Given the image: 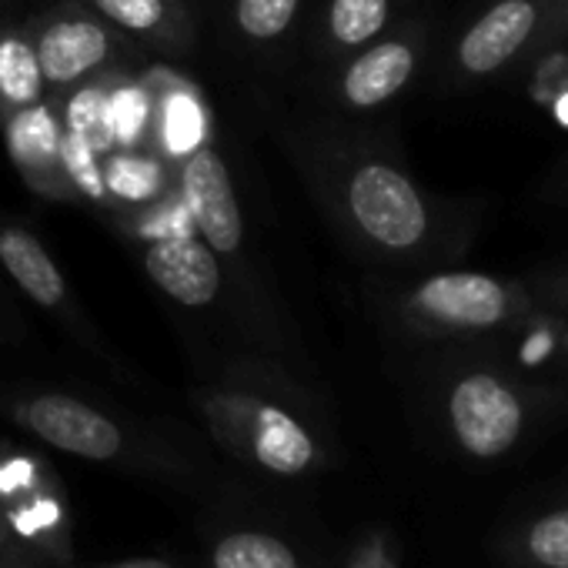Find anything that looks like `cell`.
I'll return each mask as SVG.
<instances>
[{
	"instance_id": "cell-5",
	"label": "cell",
	"mask_w": 568,
	"mask_h": 568,
	"mask_svg": "<svg viewBox=\"0 0 568 568\" xmlns=\"http://www.w3.org/2000/svg\"><path fill=\"white\" fill-rule=\"evenodd\" d=\"M181 181H184L187 214L194 227L201 231L204 244L217 254L237 251L244 237V224H241V207H237L221 154L211 148H197L194 154H187Z\"/></svg>"
},
{
	"instance_id": "cell-4",
	"label": "cell",
	"mask_w": 568,
	"mask_h": 568,
	"mask_svg": "<svg viewBox=\"0 0 568 568\" xmlns=\"http://www.w3.org/2000/svg\"><path fill=\"white\" fill-rule=\"evenodd\" d=\"M448 418L462 448L475 458H498L525 425L521 395L491 372H471L448 395Z\"/></svg>"
},
{
	"instance_id": "cell-26",
	"label": "cell",
	"mask_w": 568,
	"mask_h": 568,
	"mask_svg": "<svg viewBox=\"0 0 568 568\" xmlns=\"http://www.w3.org/2000/svg\"><path fill=\"white\" fill-rule=\"evenodd\" d=\"M545 302H551L558 308H568V274H561L555 281H545Z\"/></svg>"
},
{
	"instance_id": "cell-13",
	"label": "cell",
	"mask_w": 568,
	"mask_h": 568,
	"mask_svg": "<svg viewBox=\"0 0 568 568\" xmlns=\"http://www.w3.org/2000/svg\"><path fill=\"white\" fill-rule=\"evenodd\" d=\"M44 74L38 54L21 38H0V98L11 108H31L41 101Z\"/></svg>"
},
{
	"instance_id": "cell-3",
	"label": "cell",
	"mask_w": 568,
	"mask_h": 568,
	"mask_svg": "<svg viewBox=\"0 0 568 568\" xmlns=\"http://www.w3.org/2000/svg\"><path fill=\"white\" fill-rule=\"evenodd\" d=\"M555 0H491L465 28L455 48V71L465 81H488L531 48L551 38Z\"/></svg>"
},
{
	"instance_id": "cell-19",
	"label": "cell",
	"mask_w": 568,
	"mask_h": 568,
	"mask_svg": "<svg viewBox=\"0 0 568 568\" xmlns=\"http://www.w3.org/2000/svg\"><path fill=\"white\" fill-rule=\"evenodd\" d=\"M104 184L118 194V197H128V201H148L158 194V184H161V174H158V164L151 161H138V158H114L108 168H104Z\"/></svg>"
},
{
	"instance_id": "cell-20",
	"label": "cell",
	"mask_w": 568,
	"mask_h": 568,
	"mask_svg": "<svg viewBox=\"0 0 568 568\" xmlns=\"http://www.w3.org/2000/svg\"><path fill=\"white\" fill-rule=\"evenodd\" d=\"M61 168H64V174H68L84 194L101 197V194L108 191L104 171H101L98 161H94V148H91L84 138L71 134V131L61 134Z\"/></svg>"
},
{
	"instance_id": "cell-17",
	"label": "cell",
	"mask_w": 568,
	"mask_h": 568,
	"mask_svg": "<svg viewBox=\"0 0 568 568\" xmlns=\"http://www.w3.org/2000/svg\"><path fill=\"white\" fill-rule=\"evenodd\" d=\"M204 131V114L197 108V101L187 91H174L168 98V111H164V141L174 154H191V148L201 141Z\"/></svg>"
},
{
	"instance_id": "cell-9",
	"label": "cell",
	"mask_w": 568,
	"mask_h": 568,
	"mask_svg": "<svg viewBox=\"0 0 568 568\" xmlns=\"http://www.w3.org/2000/svg\"><path fill=\"white\" fill-rule=\"evenodd\" d=\"M38 64L44 84L64 88L91 74L111 54V38L94 21H58L38 38Z\"/></svg>"
},
{
	"instance_id": "cell-29",
	"label": "cell",
	"mask_w": 568,
	"mask_h": 568,
	"mask_svg": "<svg viewBox=\"0 0 568 568\" xmlns=\"http://www.w3.org/2000/svg\"><path fill=\"white\" fill-rule=\"evenodd\" d=\"M121 568H151V565H121Z\"/></svg>"
},
{
	"instance_id": "cell-30",
	"label": "cell",
	"mask_w": 568,
	"mask_h": 568,
	"mask_svg": "<svg viewBox=\"0 0 568 568\" xmlns=\"http://www.w3.org/2000/svg\"><path fill=\"white\" fill-rule=\"evenodd\" d=\"M565 352H568V328H565Z\"/></svg>"
},
{
	"instance_id": "cell-11",
	"label": "cell",
	"mask_w": 568,
	"mask_h": 568,
	"mask_svg": "<svg viewBox=\"0 0 568 568\" xmlns=\"http://www.w3.org/2000/svg\"><path fill=\"white\" fill-rule=\"evenodd\" d=\"M0 261H4L11 277L24 288V295H31L38 305L58 308L64 302V295H68L64 277L34 234H28L21 227L0 231Z\"/></svg>"
},
{
	"instance_id": "cell-8",
	"label": "cell",
	"mask_w": 568,
	"mask_h": 568,
	"mask_svg": "<svg viewBox=\"0 0 568 568\" xmlns=\"http://www.w3.org/2000/svg\"><path fill=\"white\" fill-rule=\"evenodd\" d=\"M415 68H418V44L412 38L382 41L348 64L342 94L352 108H362V111L378 108L392 101L398 91H405Z\"/></svg>"
},
{
	"instance_id": "cell-14",
	"label": "cell",
	"mask_w": 568,
	"mask_h": 568,
	"mask_svg": "<svg viewBox=\"0 0 568 568\" xmlns=\"http://www.w3.org/2000/svg\"><path fill=\"white\" fill-rule=\"evenodd\" d=\"M211 565L214 568H298V558L288 545L271 535L237 531L217 541Z\"/></svg>"
},
{
	"instance_id": "cell-23",
	"label": "cell",
	"mask_w": 568,
	"mask_h": 568,
	"mask_svg": "<svg viewBox=\"0 0 568 568\" xmlns=\"http://www.w3.org/2000/svg\"><path fill=\"white\" fill-rule=\"evenodd\" d=\"M531 555L548 568H568V508L545 515L528 535Z\"/></svg>"
},
{
	"instance_id": "cell-12",
	"label": "cell",
	"mask_w": 568,
	"mask_h": 568,
	"mask_svg": "<svg viewBox=\"0 0 568 568\" xmlns=\"http://www.w3.org/2000/svg\"><path fill=\"white\" fill-rule=\"evenodd\" d=\"M8 144H11V158L18 161V168L28 174V181L34 184H48L61 168V131L58 121L48 114V108H21L11 118L8 128Z\"/></svg>"
},
{
	"instance_id": "cell-15",
	"label": "cell",
	"mask_w": 568,
	"mask_h": 568,
	"mask_svg": "<svg viewBox=\"0 0 568 568\" xmlns=\"http://www.w3.org/2000/svg\"><path fill=\"white\" fill-rule=\"evenodd\" d=\"M392 14V0H332L328 31L342 48H362L375 41Z\"/></svg>"
},
{
	"instance_id": "cell-22",
	"label": "cell",
	"mask_w": 568,
	"mask_h": 568,
	"mask_svg": "<svg viewBox=\"0 0 568 568\" xmlns=\"http://www.w3.org/2000/svg\"><path fill=\"white\" fill-rule=\"evenodd\" d=\"M148 118V101L134 88H121L118 94L108 98V124H111V141L134 144L144 131Z\"/></svg>"
},
{
	"instance_id": "cell-21",
	"label": "cell",
	"mask_w": 568,
	"mask_h": 568,
	"mask_svg": "<svg viewBox=\"0 0 568 568\" xmlns=\"http://www.w3.org/2000/svg\"><path fill=\"white\" fill-rule=\"evenodd\" d=\"M94 4L108 21L134 34L154 31L168 14V0H94Z\"/></svg>"
},
{
	"instance_id": "cell-24",
	"label": "cell",
	"mask_w": 568,
	"mask_h": 568,
	"mask_svg": "<svg viewBox=\"0 0 568 568\" xmlns=\"http://www.w3.org/2000/svg\"><path fill=\"white\" fill-rule=\"evenodd\" d=\"M11 518H14V525H18L24 535H34V531H44V528L58 525V521H61V508H58L51 498H38L34 505H28L24 511H14Z\"/></svg>"
},
{
	"instance_id": "cell-6",
	"label": "cell",
	"mask_w": 568,
	"mask_h": 568,
	"mask_svg": "<svg viewBox=\"0 0 568 568\" xmlns=\"http://www.w3.org/2000/svg\"><path fill=\"white\" fill-rule=\"evenodd\" d=\"M21 422L48 445L78 458L108 462L121 452L118 425L101 412H94L91 405L68 395H41L28 402L21 408Z\"/></svg>"
},
{
	"instance_id": "cell-7",
	"label": "cell",
	"mask_w": 568,
	"mask_h": 568,
	"mask_svg": "<svg viewBox=\"0 0 568 568\" xmlns=\"http://www.w3.org/2000/svg\"><path fill=\"white\" fill-rule=\"evenodd\" d=\"M144 267L158 288L187 308H204L221 292L217 254L194 237H161L148 247Z\"/></svg>"
},
{
	"instance_id": "cell-2",
	"label": "cell",
	"mask_w": 568,
	"mask_h": 568,
	"mask_svg": "<svg viewBox=\"0 0 568 568\" xmlns=\"http://www.w3.org/2000/svg\"><path fill=\"white\" fill-rule=\"evenodd\" d=\"M352 221L362 234L395 254L425 247L435 227V214L418 184L388 161H362L345 184Z\"/></svg>"
},
{
	"instance_id": "cell-25",
	"label": "cell",
	"mask_w": 568,
	"mask_h": 568,
	"mask_svg": "<svg viewBox=\"0 0 568 568\" xmlns=\"http://www.w3.org/2000/svg\"><path fill=\"white\" fill-rule=\"evenodd\" d=\"M34 481V465L24 462V458H14L8 465H0V491L4 495H14L18 488H28Z\"/></svg>"
},
{
	"instance_id": "cell-1",
	"label": "cell",
	"mask_w": 568,
	"mask_h": 568,
	"mask_svg": "<svg viewBox=\"0 0 568 568\" xmlns=\"http://www.w3.org/2000/svg\"><path fill=\"white\" fill-rule=\"evenodd\" d=\"M535 305L518 281L485 271H442L408 295V312L438 332H495L528 318Z\"/></svg>"
},
{
	"instance_id": "cell-27",
	"label": "cell",
	"mask_w": 568,
	"mask_h": 568,
	"mask_svg": "<svg viewBox=\"0 0 568 568\" xmlns=\"http://www.w3.org/2000/svg\"><path fill=\"white\" fill-rule=\"evenodd\" d=\"M551 38H568V0H555V11H551Z\"/></svg>"
},
{
	"instance_id": "cell-16",
	"label": "cell",
	"mask_w": 568,
	"mask_h": 568,
	"mask_svg": "<svg viewBox=\"0 0 568 568\" xmlns=\"http://www.w3.org/2000/svg\"><path fill=\"white\" fill-rule=\"evenodd\" d=\"M298 14V0H237V28L254 41H271L288 31Z\"/></svg>"
},
{
	"instance_id": "cell-18",
	"label": "cell",
	"mask_w": 568,
	"mask_h": 568,
	"mask_svg": "<svg viewBox=\"0 0 568 568\" xmlns=\"http://www.w3.org/2000/svg\"><path fill=\"white\" fill-rule=\"evenodd\" d=\"M68 131L84 138L91 148L111 144V124H108V98L94 88L74 94L68 104Z\"/></svg>"
},
{
	"instance_id": "cell-28",
	"label": "cell",
	"mask_w": 568,
	"mask_h": 568,
	"mask_svg": "<svg viewBox=\"0 0 568 568\" xmlns=\"http://www.w3.org/2000/svg\"><path fill=\"white\" fill-rule=\"evenodd\" d=\"M355 568H388V565H385L382 558H365V561H358Z\"/></svg>"
},
{
	"instance_id": "cell-10",
	"label": "cell",
	"mask_w": 568,
	"mask_h": 568,
	"mask_svg": "<svg viewBox=\"0 0 568 568\" xmlns=\"http://www.w3.org/2000/svg\"><path fill=\"white\" fill-rule=\"evenodd\" d=\"M254 458L274 475H302L315 458L312 435L274 405H261L254 412V435H251Z\"/></svg>"
}]
</instances>
